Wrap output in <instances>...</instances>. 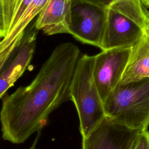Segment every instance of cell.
Instances as JSON below:
<instances>
[{"instance_id":"cell-1","label":"cell","mask_w":149,"mask_h":149,"mask_svg":"<svg viewBox=\"0 0 149 149\" xmlns=\"http://www.w3.org/2000/svg\"><path fill=\"white\" fill-rule=\"evenodd\" d=\"M81 55L75 44H59L29 84L2 97L0 122L3 140L24 143L41 132L52 112L70 100V86Z\"/></svg>"},{"instance_id":"cell-2","label":"cell","mask_w":149,"mask_h":149,"mask_svg":"<svg viewBox=\"0 0 149 149\" xmlns=\"http://www.w3.org/2000/svg\"><path fill=\"white\" fill-rule=\"evenodd\" d=\"M106 116L129 128L149 125V78L119 83L104 101Z\"/></svg>"},{"instance_id":"cell-3","label":"cell","mask_w":149,"mask_h":149,"mask_svg":"<svg viewBox=\"0 0 149 149\" xmlns=\"http://www.w3.org/2000/svg\"><path fill=\"white\" fill-rule=\"evenodd\" d=\"M94 55H81L72 79L70 100L77 111L81 137L87 136L106 116L104 102L93 75Z\"/></svg>"},{"instance_id":"cell-4","label":"cell","mask_w":149,"mask_h":149,"mask_svg":"<svg viewBox=\"0 0 149 149\" xmlns=\"http://www.w3.org/2000/svg\"><path fill=\"white\" fill-rule=\"evenodd\" d=\"M148 24L139 0H115L107 7L101 50L132 47Z\"/></svg>"},{"instance_id":"cell-5","label":"cell","mask_w":149,"mask_h":149,"mask_svg":"<svg viewBox=\"0 0 149 149\" xmlns=\"http://www.w3.org/2000/svg\"><path fill=\"white\" fill-rule=\"evenodd\" d=\"M106 16L107 8L86 2H74L69 34L82 43L100 48Z\"/></svg>"},{"instance_id":"cell-6","label":"cell","mask_w":149,"mask_h":149,"mask_svg":"<svg viewBox=\"0 0 149 149\" xmlns=\"http://www.w3.org/2000/svg\"><path fill=\"white\" fill-rule=\"evenodd\" d=\"M132 47L115 48L94 55V79L103 102L120 83Z\"/></svg>"},{"instance_id":"cell-7","label":"cell","mask_w":149,"mask_h":149,"mask_svg":"<svg viewBox=\"0 0 149 149\" xmlns=\"http://www.w3.org/2000/svg\"><path fill=\"white\" fill-rule=\"evenodd\" d=\"M140 131L105 116L87 136L82 137L81 149H130Z\"/></svg>"},{"instance_id":"cell-8","label":"cell","mask_w":149,"mask_h":149,"mask_svg":"<svg viewBox=\"0 0 149 149\" xmlns=\"http://www.w3.org/2000/svg\"><path fill=\"white\" fill-rule=\"evenodd\" d=\"M36 41V33H28L0 72V99L29 66L34 54Z\"/></svg>"},{"instance_id":"cell-9","label":"cell","mask_w":149,"mask_h":149,"mask_svg":"<svg viewBox=\"0 0 149 149\" xmlns=\"http://www.w3.org/2000/svg\"><path fill=\"white\" fill-rule=\"evenodd\" d=\"M73 0H48L37 15V30L47 35L69 34Z\"/></svg>"},{"instance_id":"cell-10","label":"cell","mask_w":149,"mask_h":149,"mask_svg":"<svg viewBox=\"0 0 149 149\" xmlns=\"http://www.w3.org/2000/svg\"><path fill=\"white\" fill-rule=\"evenodd\" d=\"M149 78V23L132 50L120 84Z\"/></svg>"},{"instance_id":"cell-11","label":"cell","mask_w":149,"mask_h":149,"mask_svg":"<svg viewBox=\"0 0 149 149\" xmlns=\"http://www.w3.org/2000/svg\"><path fill=\"white\" fill-rule=\"evenodd\" d=\"M48 0H33L27 8L23 15L12 29V30L4 38L0 43V48L10 44L20 34L24 32L30 22L37 16L45 5Z\"/></svg>"},{"instance_id":"cell-12","label":"cell","mask_w":149,"mask_h":149,"mask_svg":"<svg viewBox=\"0 0 149 149\" xmlns=\"http://www.w3.org/2000/svg\"><path fill=\"white\" fill-rule=\"evenodd\" d=\"M19 1V0H2L4 8L7 34L12 23L15 11Z\"/></svg>"},{"instance_id":"cell-13","label":"cell","mask_w":149,"mask_h":149,"mask_svg":"<svg viewBox=\"0 0 149 149\" xmlns=\"http://www.w3.org/2000/svg\"><path fill=\"white\" fill-rule=\"evenodd\" d=\"M130 149H149V132L147 129L138 133Z\"/></svg>"},{"instance_id":"cell-14","label":"cell","mask_w":149,"mask_h":149,"mask_svg":"<svg viewBox=\"0 0 149 149\" xmlns=\"http://www.w3.org/2000/svg\"><path fill=\"white\" fill-rule=\"evenodd\" d=\"M13 49L11 47H6L0 49V72L12 56Z\"/></svg>"},{"instance_id":"cell-15","label":"cell","mask_w":149,"mask_h":149,"mask_svg":"<svg viewBox=\"0 0 149 149\" xmlns=\"http://www.w3.org/2000/svg\"><path fill=\"white\" fill-rule=\"evenodd\" d=\"M7 34L4 8L2 0H0V36L3 38Z\"/></svg>"},{"instance_id":"cell-16","label":"cell","mask_w":149,"mask_h":149,"mask_svg":"<svg viewBox=\"0 0 149 149\" xmlns=\"http://www.w3.org/2000/svg\"><path fill=\"white\" fill-rule=\"evenodd\" d=\"M115 0H73V3L86 2L104 8H107Z\"/></svg>"},{"instance_id":"cell-17","label":"cell","mask_w":149,"mask_h":149,"mask_svg":"<svg viewBox=\"0 0 149 149\" xmlns=\"http://www.w3.org/2000/svg\"><path fill=\"white\" fill-rule=\"evenodd\" d=\"M40 132H38L37 133V134L35 138V139L34 140L33 143L31 144V146L30 147V148L29 149H36V147H37V143H38V141L40 139Z\"/></svg>"},{"instance_id":"cell-18","label":"cell","mask_w":149,"mask_h":149,"mask_svg":"<svg viewBox=\"0 0 149 149\" xmlns=\"http://www.w3.org/2000/svg\"><path fill=\"white\" fill-rule=\"evenodd\" d=\"M139 1L144 8L146 9L149 8V0H139Z\"/></svg>"},{"instance_id":"cell-19","label":"cell","mask_w":149,"mask_h":149,"mask_svg":"<svg viewBox=\"0 0 149 149\" xmlns=\"http://www.w3.org/2000/svg\"><path fill=\"white\" fill-rule=\"evenodd\" d=\"M145 13H146V15L147 17V20H148V23H149V10L148 9H145Z\"/></svg>"},{"instance_id":"cell-20","label":"cell","mask_w":149,"mask_h":149,"mask_svg":"<svg viewBox=\"0 0 149 149\" xmlns=\"http://www.w3.org/2000/svg\"><path fill=\"white\" fill-rule=\"evenodd\" d=\"M3 38V37H1V36H0V43H1V42L2 41Z\"/></svg>"}]
</instances>
